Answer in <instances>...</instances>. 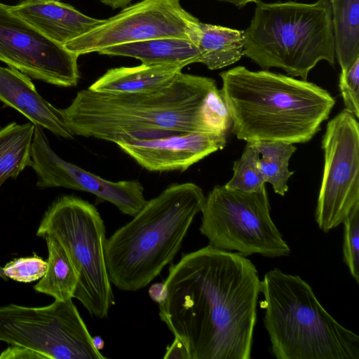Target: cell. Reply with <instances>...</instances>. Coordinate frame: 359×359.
Masks as SVG:
<instances>
[{
  "label": "cell",
  "instance_id": "836d02e7",
  "mask_svg": "<svg viewBox=\"0 0 359 359\" xmlns=\"http://www.w3.org/2000/svg\"><path fill=\"white\" fill-rule=\"evenodd\" d=\"M56 1H57V0H56Z\"/></svg>",
  "mask_w": 359,
  "mask_h": 359
},
{
  "label": "cell",
  "instance_id": "9c48e42d",
  "mask_svg": "<svg viewBox=\"0 0 359 359\" xmlns=\"http://www.w3.org/2000/svg\"><path fill=\"white\" fill-rule=\"evenodd\" d=\"M92 337L72 299L0 306V341L29 351L33 359L107 358Z\"/></svg>",
  "mask_w": 359,
  "mask_h": 359
},
{
  "label": "cell",
  "instance_id": "d6a6232c",
  "mask_svg": "<svg viewBox=\"0 0 359 359\" xmlns=\"http://www.w3.org/2000/svg\"><path fill=\"white\" fill-rule=\"evenodd\" d=\"M0 278H1L4 280H8V278L6 276V275L4 273L3 267L0 266Z\"/></svg>",
  "mask_w": 359,
  "mask_h": 359
},
{
  "label": "cell",
  "instance_id": "5bb4252c",
  "mask_svg": "<svg viewBox=\"0 0 359 359\" xmlns=\"http://www.w3.org/2000/svg\"><path fill=\"white\" fill-rule=\"evenodd\" d=\"M226 134L189 133L158 139L118 144L119 148L149 171H184L222 149Z\"/></svg>",
  "mask_w": 359,
  "mask_h": 359
},
{
  "label": "cell",
  "instance_id": "cb8c5ba5",
  "mask_svg": "<svg viewBox=\"0 0 359 359\" xmlns=\"http://www.w3.org/2000/svg\"><path fill=\"white\" fill-rule=\"evenodd\" d=\"M260 154L252 142H247L241 156L234 161L231 179L224 184L229 189L261 192L265 182L259 168Z\"/></svg>",
  "mask_w": 359,
  "mask_h": 359
},
{
  "label": "cell",
  "instance_id": "ba28073f",
  "mask_svg": "<svg viewBox=\"0 0 359 359\" xmlns=\"http://www.w3.org/2000/svg\"><path fill=\"white\" fill-rule=\"evenodd\" d=\"M201 212L200 232L214 248L269 258L290 252L271 219L266 189L250 193L216 185L205 196Z\"/></svg>",
  "mask_w": 359,
  "mask_h": 359
},
{
  "label": "cell",
  "instance_id": "8fae6325",
  "mask_svg": "<svg viewBox=\"0 0 359 359\" xmlns=\"http://www.w3.org/2000/svg\"><path fill=\"white\" fill-rule=\"evenodd\" d=\"M321 147L324 166L315 211L318 227L327 233L343 223L359 203V125L343 110L327 124Z\"/></svg>",
  "mask_w": 359,
  "mask_h": 359
},
{
  "label": "cell",
  "instance_id": "ac0fdd59",
  "mask_svg": "<svg viewBox=\"0 0 359 359\" xmlns=\"http://www.w3.org/2000/svg\"><path fill=\"white\" fill-rule=\"evenodd\" d=\"M101 55L124 56L140 60L144 65H182L198 62L200 52L193 42L176 38H157L110 46Z\"/></svg>",
  "mask_w": 359,
  "mask_h": 359
},
{
  "label": "cell",
  "instance_id": "f1b7e54d",
  "mask_svg": "<svg viewBox=\"0 0 359 359\" xmlns=\"http://www.w3.org/2000/svg\"><path fill=\"white\" fill-rule=\"evenodd\" d=\"M149 295L155 302L159 304L165 299V291L163 283L153 284L149 289Z\"/></svg>",
  "mask_w": 359,
  "mask_h": 359
},
{
  "label": "cell",
  "instance_id": "83f0119b",
  "mask_svg": "<svg viewBox=\"0 0 359 359\" xmlns=\"http://www.w3.org/2000/svg\"><path fill=\"white\" fill-rule=\"evenodd\" d=\"M163 358L189 359V355L184 344L179 339L175 337L173 342L168 347Z\"/></svg>",
  "mask_w": 359,
  "mask_h": 359
},
{
  "label": "cell",
  "instance_id": "4316f807",
  "mask_svg": "<svg viewBox=\"0 0 359 359\" xmlns=\"http://www.w3.org/2000/svg\"><path fill=\"white\" fill-rule=\"evenodd\" d=\"M339 87L345 110L359 118V58L345 72H341Z\"/></svg>",
  "mask_w": 359,
  "mask_h": 359
},
{
  "label": "cell",
  "instance_id": "52a82bcc",
  "mask_svg": "<svg viewBox=\"0 0 359 359\" xmlns=\"http://www.w3.org/2000/svg\"><path fill=\"white\" fill-rule=\"evenodd\" d=\"M55 237L69 256L79 280L74 298L91 316L107 318L114 304L104 259L106 229L93 204L80 198L65 196L46 211L36 236Z\"/></svg>",
  "mask_w": 359,
  "mask_h": 359
},
{
  "label": "cell",
  "instance_id": "30bf717a",
  "mask_svg": "<svg viewBox=\"0 0 359 359\" xmlns=\"http://www.w3.org/2000/svg\"><path fill=\"white\" fill-rule=\"evenodd\" d=\"M200 21L187 11L180 0H142L64 47L81 55L124 43L157 38L189 40L197 46Z\"/></svg>",
  "mask_w": 359,
  "mask_h": 359
},
{
  "label": "cell",
  "instance_id": "d4e9b609",
  "mask_svg": "<svg viewBox=\"0 0 359 359\" xmlns=\"http://www.w3.org/2000/svg\"><path fill=\"white\" fill-rule=\"evenodd\" d=\"M344 225V262L351 276L359 282V203L356 204L343 222Z\"/></svg>",
  "mask_w": 359,
  "mask_h": 359
},
{
  "label": "cell",
  "instance_id": "1f68e13d",
  "mask_svg": "<svg viewBox=\"0 0 359 359\" xmlns=\"http://www.w3.org/2000/svg\"><path fill=\"white\" fill-rule=\"evenodd\" d=\"M93 338V342L94 346L99 351L102 349L104 346V342L103 339L100 336H95Z\"/></svg>",
  "mask_w": 359,
  "mask_h": 359
},
{
  "label": "cell",
  "instance_id": "44dd1931",
  "mask_svg": "<svg viewBox=\"0 0 359 359\" xmlns=\"http://www.w3.org/2000/svg\"><path fill=\"white\" fill-rule=\"evenodd\" d=\"M335 57L345 72L359 58V0H330Z\"/></svg>",
  "mask_w": 359,
  "mask_h": 359
},
{
  "label": "cell",
  "instance_id": "d6986e66",
  "mask_svg": "<svg viewBox=\"0 0 359 359\" xmlns=\"http://www.w3.org/2000/svg\"><path fill=\"white\" fill-rule=\"evenodd\" d=\"M198 62L215 70L238 62L245 55V31L199 22Z\"/></svg>",
  "mask_w": 359,
  "mask_h": 359
},
{
  "label": "cell",
  "instance_id": "484cf974",
  "mask_svg": "<svg viewBox=\"0 0 359 359\" xmlns=\"http://www.w3.org/2000/svg\"><path fill=\"white\" fill-rule=\"evenodd\" d=\"M48 267L47 261L36 255L15 259L3 267L8 278L21 283H31L41 279Z\"/></svg>",
  "mask_w": 359,
  "mask_h": 359
},
{
  "label": "cell",
  "instance_id": "7402d4cb",
  "mask_svg": "<svg viewBox=\"0 0 359 359\" xmlns=\"http://www.w3.org/2000/svg\"><path fill=\"white\" fill-rule=\"evenodd\" d=\"M34 128L32 122H12L0 128V189L8 179L31 166Z\"/></svg>",
  "mask_w": 359,
  "mask_h": 359
},
{
  "label": "cell",
  "instance_id": "2e32d148",
  "mask_svg": "<svg viewBox=\"0 0 359 359\" xmlns=\"http://www.w3.org/2000/svg\"><path fill=\"white\" fill-rule=\"evenodd\" d=\"M7 6L46 36L62 46L103 22L56 0H25Z\"/></svg>",
  "mask_w": 359,
  "mask_h": 359
},
{
  "label": "cell",
  "instance_id": "277c9868",
  "mask_svg": "<svg viewBox=\"0 0 359 359\" xmlns=\"http://www.w3.org/2000/svg\"><path fill=\"white\" fill-rule=\"evenodd\" d=\"M205 200L200 187L186 182L173 184L147 201L131 221L106 239L111 283L128 292L150 283L180 250Z\"/></svg>",
  "mask_w": 359,
  "mask_h": 359
},
{
  "label": "cell",
  "instance_id": "603a6c76",
  "mask_svg": "<svg viewBox=\"0 0 359 359\" xmlns=\"http://www.w3.org/2000/svg\"><path fill=\"white\" fill-rule=\"evenodd\" d=\"M252 142L262 156L258 165L265 183L271 184L276 194L284 196L288 190V180L294 173L289 170V161L297 147L278 141Z\"/></svg>",
  "mask_w": 359,
  "mask_h": 359
},
{
  "label": "cell",
  "instance_id": "7c38bea8",
  "mask_svg": "<svg viewBox=\"0 0 359 359\" xmlns=\"http://www.w3.org/2000/svg\"><path fill=\"white\" fill-rule=\"evenodd\" d=\"M78 57L0 3V61L32 79L74 87Z\"/></svg>",
  "mask_w": 359,
  "mask_h": 359
},
{
  "label": "cell",
  "instance_id": "7a4b0ae2",
  "mask_svg": "<svg viewBox=\"0 0 359 359\" xmlns=\"http://www.w3.org/2000/svg\"><path fill=\"white\" fill-rule=\"evenodd\" d=\"M61 110L74 135L117 145L189 133L226 134L231 125L215 80L182 72L149 92L82 90Z\"/></svg>",
  "mask_w": 359,
  "mask_h": 359
},
{
  "label": "cell",
  "instance_id": "e0dca14e",
  "mask_svg": "<svg viewBox=\"0 0 359 359\" xmlns=\"http://www.w3.org/2000/svg\"><path fill=\"white\" fill-rule=\"evenodd\" d=\"M184 67L182 65H144L108 69L88 89L104 93L149 92L169 85Z\"/></svg>",
  "mask_w": 359,
  "mask_h": 359
},
{
  "label": "cell",
  "instance_id": "3957f363",
  "mask_svg": "<svg viewBox=\"0 0 359 359\" xmlns=\"http://www.w3.org/2000/svg\"><path fill=\"white\" fill-rule=\"evenodd\" d=\"M219 76L231 132L246 142H307L335 104L316 83L269 70L238 66Z\"/></svg>",
  "mask_w": 359,
  "mask_h": 359
},
{
  "label": "cell",
  "instance_id": "ffe728a7",
  "mask_svg": "<svg viewBox=\"0 0 359 359\" xmlns=\"http://www.w3.org/2000/svg\"><path fill=\"white\" fill-rule=\"evenodd\" d=\"M46 239L48 248V267L44 276L34 285L39 293L51 296L57 301L74 298L79 277L67 252L53 236Z\"/></svg>",
  "mask_w": 359,
  "mask_h": 359
},
{
  "label": "cell",
  "instance_id": "8992f818",
  "mask_svg": "<svg viewBox=\"0 0 359 359\" xmlns=\"http://www.w3.org/2000/svg\"><path fill=\"white\" fill-rule=\"evenodd\" d=\"M245 31V55L264 70L272 67L307 80L322 60L334 65V41L330 0L311 4L260 0Z\"/></svg>",
  "mask_w": 359,
  "mask_h": 359
},
{
  "label": "cell",
  "instance_id": "5b68a950",
  "mask_svg": "<svg viewBox=\"0 0 359 359\" xmlns=\"http://www.w3.org/2000/svg\"><path fill=\"white\" fill-rule=\"evenodd\" d=\"M260 305L263 322L278 359H359V337L321 305L297 275L275 268L264 275Z\"/></svg>",
  "mask_w": 359,
  "mask_h": 359
},
{
  "label": "cell",
  "instance_id": "4fadbf2b",
  "mask_svg": "<svg viewBox=\"0 0 359 359\" xmlns=\"http://www.w3.org/2000/svg\"><path fill=\"white\" fill-rule=\"evenodd\" d=\"M31 167L40 188L64 187L84 191L133 217L145 205L144 188L137 180L111 182L61 158L51 148L41 126H35Z\"/></svg>",
  "mask_w": 359,
  "mask_h": 359
},
{
  "label": "cell",
  "instance_id": "4dcf8cb0",
  "mask_svg": "<svg viewBox=\"0 0 359 359\" xmlns=\"http://www.w3.org/2000/svg\"><path fill=\"white\" fill-rule=\"evenodd\" d=\"M219 1L226 2L236 6L238 8H243L250 3H257L259 0H217Z\"/></svg>",
  "mask_w": 359,
  "mask_h": 359
},
{
  "label": "cell",
  "instance_id": "6da1fadb",
  "mask_svg": "<svg viewBox=\"0 0 359 359\" xmlns=\"http://www.w3.org/2000/svg\"><path fill=\"white\" fill-rule=\"evenodd\" d=\"M159 317L189 359H250L261 280L254 264L209 245L171 264Z\"/></svg>",
  "mask_w": 359,
  "mask_h": 359
},
{
  "label": "cell",
  "instance_id": "9a60e30c",
  "mask_svg": "<svg viewBox=\"0 0 359 359\" xmlns=\"http://www.w3.org/2000/svg\"><path fill=\"white\" fill-rule=\"evenodd\" d=\"M0 101L18 111L35 126L63 138H74L62 110L43 98L30 78L20 71L0 67Z\"/></svg>",
  "mask_w": 359,
  "mask_h": 359
},
{
  "label": "cell",
  "instance_id": "f546056e",
  "mask_svg": "<svg viewBox=\"0 0 359 359\" xmlns=\"http://www.w3.org/2000/svg\"><path fill=\"white\" fill-rule=\"evenodd\" d=\"M102 4L113 8H122L127 6L132 0H99Z\"/></svg>",
  "mask_w": 359,
  "mask_h": 359
}]
</instances>
